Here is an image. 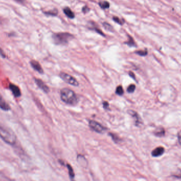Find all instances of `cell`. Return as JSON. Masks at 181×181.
I'll return each instance as SVG.
<instances>
[{"label": "cell", "instance_id": "44dd1931", "mask_svg": "<svg viewBox=\"0 0 181 181\" xmlns=\"http://www.w3.org/2000/svg\"><path fill=\"white\" fill-rule=\"evenodd\" d=\"M113 21L114 22L117 23L118 25H120V26H123L124 25L125 23V20L123 19H120L119 17H118L117 16H114L112 18Z\"/></svg>", "mask_w": 181, "mask_h": 181}, {"label": "cell", "instance_id": "f1b7e54d", "mask_svg": "<svg viewBox=\"0 0 181 181\" xmlns=\"http://www.w3.org/2000/svg\"><path fill=\"white\" fill-rule=\"evenodd\" d=\"M16 2L18 3L21 4H24L26 2V0H14Z\"/></svg>", "mask_w": 181, "mask_h": 181}, {"label": "cell", "instance_id": "8992f818", "mask_svg": "<svg viewBox=\"0 0 181 181\" xmlns=\"http://www.w3.org/2000/svg\"><path fill=\"white\" fill-rule=\"evenodd\" d=\"M88 29L93 30L95 32L98 33V34H100L101 36L105 37V34L100 29V28L98 27V25L96 23L94 22L93 21H89L88 24Z\"/></svg>", "mask_w": 181, "mask_h": 181}, {"label": "cell", "instance_id": "5bb4252c", "mask_svg": "<svg viewBox=\"0 0 181 181\" xmlns=\"http://www.w3.org/2000/svg\"><path fill=\"white\" fill-rule=\"evenodd\" d=\"M63 12H64V14L71 19H73L75 17V15L72 11V10L71 9L70 7H64L63 9Z\"/></svg>", "mask_w": 181, "mask_h": 181}, {"label": "cell", "instance_id": "d4e9b609", "mask_svg": "<svg viewBox=\"0 0 181 181\" xmlns=\"http://www.w3.org/2000/svg\"><path fill=\"white\" fill-rule=\"evenodd\" d=\"M136 89V86L135 84H131L127 88V92L128 93H133Z\"/></svg>", "mask_w": 181, "mask_h": 181}, {"label": "cell", "instance_id": "30bf717a", "mask_svg": "<svg viewBox=\"0 0 181 181\" xmlns=\"http://www.w3.org/2000/svg\"><path fill=\"white\" fill-rule=\"evenodd\" d=\"M30 63L31 67L35 71L38 72L40 74L44 73V70L38 61H36L35 60H32L30 61Z\"/></svg>", "mask_w": 181, "mask_h": 181}, {"label": "cell", "instance_id": "e0dca14e", "mask_svg": "<svg viewBox=\"0 0 181 181\" xmlns=\"http://www.w3.org/2000/svg\"><path fill=\"white\" fill-rule=\"evenodd\" d=\"M44 13L47 16H52V17H56L58 14V10L56 8H54V9L49 10L47 11H44Z\"/></svg>", "mask_w": 181, "mask_h": 181}, {"label": "cell", "instance_id": "484cf974", "mask_svg": "<svg viewBox=\"0 0 181 181\" xmlns=\"http://www.w3.org/2000/svg\"><path fill=\"white\" fill-rule=\"evenodd\" d=\"M90 8L88 7V5H85L82 9V12L84 14H86L90 11Z\"/></svg>", "mask_w": 181, "mask_h": 181}, {"label": "cell", "instance_id": "7c38bea8", "mask_svg": "<svg viewBox=\"0 0 181 181\" xmlns=\"http://www.w3.org/2000/svg\"><path fill=\"white\" fill-rule=\"evenodd\" d=\"M165 152V149L163 147H158L154 149L152 152V155L153 157H159L162 156Z\"/></svg>", "mask_w": 181, "mask_h": 181}, {"label": "cell", "instance_id": "ac0fdd59", "mask_svg": "<svg viewBox=\"0 0 181 181\" xmlns=\"http://www.w3.org/2000/svg\"><path fill=\"white\" fill-rule=\"evenodd\" d=\"M98 4L99 7L103 10H106L108 9L110 7V3L107 1H102L98 3Z\"/></svg>", "mask_w": 181, "mask_h": 181}, {"label": "cell", "instance_id": "4316f807", "mask_svg": "<svg viewBox=\"0 0 181 181\" xmlns=\"http://www.w3.org/2000/svg\"><path fill=\"white\" fill-rule=\"evenodd\" d=\"M103 108L105 109H108L109 108V103H108V102H106V101L103 102Z\"/></svg>", "mask_w": 181, "mask_h": 181}, {"label": "cell", "instance_id": "cb8c5ba5", "mask_svg": "<svg viewBox=\"0 0 181 181\" xmlns=\"http://www.w3.org/2000/svg\"><path fill=\"white\" fill-rule=\"evenodd\" d=\"M136 54L139 55L140 56H145L148 54V52L146 49H145L144 50H138L136 52Z\"/></svg>", "mask_w": 181, "mask_h": 181}, {"label": "cell", "instance_id": "5b68a950", "mask_svg": "<svg viewBox=\"0 0 181 181\" xmlns=\"http://www.w3.org/2000/svg\"><path fill=\"white\" fill-rule=\"evenodd\" d=\"M89 126L94 131H95L96 132H98V133H100V134L103 133L106 130L103 126H102L100 123H99L94 120L89 121Z\"/></svg>", "mask_w": 181, "mask_h": 181}, {"label": "cell", "instance_id": "4fadbf2b", "mask_svg": "<svg viewBox=\"0 0 181 181\" xmlns=\"http://www.w3.org/2000/svg\"><path fill=\"white\" fill-rule=\"evenodd\" d=\"M128 113L130 115H132V117L135 118V123L136 126H139L140 124H141L142 123L141 118H140L139 115H138V114L136 112L132 110H129L128 111Z\"/></svg>", "mask_w": 181, "mask_h": 181}, {"label": "cell", "instance_id": "9a60e30c", "mask_svg": "<svg viewBox=\"0 0 181 181\" xmlns=\"http://www.w3.org/2000/svg\"><path fill=\"white\" fill-rule=\"evenodd\" d=\"M154 134L157 137H163L165 135V130L163 128L159 127L155 130V131H154Z\"/></svg>", "mask_w": 181, "mask_h": 181}, {"label": "cell", "instance_id": "ffe728a7", "mask_svg": "<svg viewBox=\"0 0 181 181\" xmlns=\"http://www.w3.org/2000/svg\"><path fill=\"white\" fill-rule=\"evenodd\" d=\"M102 25H103L104 28L106 30H107L108 31H110V32H114V31H115L114 28L111 25H110V23H109L108 22H104L102 23Z\"/></svg>", "mask_w": 181, "mask_h": 181}, {"label": "cell", "instance_id": "7402d4cb", "mask_svg": "<svg viewBox=\"0 0 181 181\" xmlns=\"http://www.w3.org/2000/svg\"><path fill=\"white\" fill-rule=\"evenodd\" d=\"M109 136L111 137L113 141L115 143L118 144V143H119L121 142V139L119 138V137L117 135L114 134L113 133H110Z\"/></svg>", "mask_w": 181, "mask_h": 181}, {"label": "cell", "instance_id": "7a4b0ae2", "mask_svg": "<svg viewBox=\"0 0 181 181\" xmlns=\"http://www.w3.org/2000/svg\"><path fill=\"white\" fill-rule=\"evenodd\" d=\"M60 94L61 100L66 104L70 105H75L77 103V96L75 93L71 89L63 88L61 90Z\"/></svg>", "mask_w": 181, "mask_h": 181}, {"label": "cell", "instance_id": "4dcf8cb0", "mask_svg": "<svg viewBox=\"0 0 181 181\" xmlns=\"http://www.w3.org/2000/svg\"><path fill=\"white\" fill-rule=\"evenodd\" d=\"M129 74L130 77H131L132 78H134L135 80H136V76H135V74L134 73L132 72H129Z\"/></svg>", "mask_w": 181, "mask_h": 181}, {"label": "cell", "instance_id": "ba28073f", "mask_svg": "<svg viewBox=\"0 0 181 181\" xmlns=\"http://www.w3.org/2000/svg\"><path fill=\"white\" fill-rule=\"evenodd\" d=\"M35 83L37 84V85L42 90H43L45 93H48L49 91V88L48 86L43 81L38 79V78H35L34 79Z\"/></svg>", "mask_w": 181, "mask_h": 181}, {"label": "cell", "instance_id": "8fae6325", "mask_svg": "<svg viewBox=\"0 0 181 181\" xmlns=\"http://www.w3.org/2000/svg\"><path fill=\"white\" fill-rule=\"evenodd\" d=\"M0 109L5 111H8L11 110L10 105L7 102V101L3 98L2 96L0 94Z\"/></svg>", "mask_w": 181, "mask_h": 181}, {"label": "cell", "instance_id": "3957f363", "mask_svg": "<svg viewBox=\"0 0 181 181\" xmlns=\"http://www.w3.org/2000/svg\"><path fill=\"white\" fill-rule=\"evenodd\" d=\"M74 38L73 34L69 32H58L52 35L54 42L57 45H66Z\"/></svg>", "mask_w": 181, "mask_h": 181}, {"label": "cell", "instance_id": "603a6c76", "mask_svg": "<svg viewBox=\"0 0 181 181\" xmlns=\"http://www.w3.org/2000/svg\"><path fill=\"white\" fill-rule=\"evenodd\" d=\"M115 93L118 94V96H123V93H124V90H123L122 86L119 85L116 88Z\"/></svg>", "mask_w": 181, "mask_h": 181}, {"label": "cell", "instance_id": "83f0119b", "mask_svg": "<svg viewBox=\"0 0 181 181\" xmlns=\"http://www.w3.org/2000/svg\"><path fill=\"white\" fill-rule=\"evenodd\" d=\"M0 55L3 58H6V55H5V53L1 47H0Z\"/></svg>", "mask_w": 181, "mask_h": 181}, {"label": "cell", "instance_id": "6da1fadb", "mask_svg": "<svg viewBox=\"0 0 181 181\" xmlns=\"http://www.w3.org/2000/svg\"><path fill=\"white\" fill-rule=\"evenodd\" d=\"M0 137L7 144L14 145L17 142V136L12 130L0 123Z\"/></svg>", "mask_w": 181, "mask_h": 181}, {"label": "cell", "instance_id": "52a82bcc", "mask_svg": "<svg viewBox=\"0 0 181 181\" xmlns=\"http://www.w3.org/2000/svg\"><path fill=\"white\" fill-rule=\"evenodd\" d=\"M9 88L12 92L13 96L16 98H19L21 96V92L19 88L14 84L10 83L9 84Z\"/></svg>", "mask_w": 181, "mask_h": 181}, {"label": "cell", "instance_id": "d6986e66", "mask_svg": "<svg viewBox=\"0 0 181 181\" xmlns=\"http://www.w3.org/2000/svg\"><path fill=\"white\" fill-rule=\"evenodd\" d=\"M128 40L127 42H125V44L127 45L129 47H136V44L134 38L131 36L128 35Z\"/></svg>", "mask_w": 181, "mask_h": 181}, {"label": "cell", "instance_id": "2e32d148", "mask_svg": "<svg viewBox=\"0 0 181 181\" xmlns=\"http://www.w3.org/2000/svg\"><path fill=\"white\" fill-rule=\"evenodd\" d=\"M66 166L67 167L68 171H69V178L71 179V181H75V180H74V179H75V173H74V171L73 167L70 164H67Z\"/></svg>", "mask_w": 181, "mask_h": 181}, {"label": "cell", "instance_id": "f546056e", "mask_svg": "<svg viewBox=\"0 0 181 181\" xmlns=\"http://www.w3.org/2000/svg\"><path fill=\"white\" fill-rule=\"evenodd\" d=\"M177 137H178V140L180 144L181 145V131L178 133L177 135Z\"/></svg>", "mask_w": 181, "mask_h": 181}, {"label": "cell", "instance_id": "277c9868", "mask_svg": "<svg viewBox=\"0 0 181 181\" xmlns=\"http://www.w3.org/2000/svg\"><path fill=\"white\" fill-rule=\"evenodd\" d=\"M59 75L61 79L67 83L69 84L75 86H77L79 85L78 81H77L74 77L69 75L68 74L65 73L64 72H61Z\"/></svg>", "mask_w": 181, "mask_h": 181}, {"label": "cell", "instance_id": "9c48e42d", "mask_svg": "<svg viewBox=\"0 0 181 181\" xmlns=\"http://www.w3.org/2000/svg\"><path fill=\"white\" fill-rule=\"evenodd\" d=\"M77 162L81 166L84 168H86L88 166V160L82 155L79 154L77 157Z\"/></svg>", "mask_w": 181, "mask_h": 181}, {"label": "cell", "instance_id": "1f68e13d", "mask_svg": "<svg viewBox=\"0 0 181 181\" xmlns=\"http://www.w3.org/2000/svg\"><path fill=\"white\" fill-rule=\"evenodd\" d=\"M173 176L176 178H181V171H180V173H179L177 175H174Z\"/></svg>", "mask_w": 181, "mask_h": 181}]
</instances>
